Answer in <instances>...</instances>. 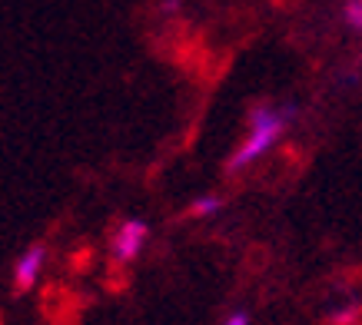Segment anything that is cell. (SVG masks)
Masks as SVG:
<instances>
[{
    "mask_svg": "<svg viewBox=\"0 0 362 325\" xmlns=\"http://www.w3.org/2000/svg\"><path fill=\"white\" fill-rule=\"evenodd\" d=\"M299 119V103L286 100V103H256L250 110V130L246 140L236 146L230 160H226V173H243L246 166L263 160L276 143L283 140V133Z\"/></svg>",
    "mask_w": 362,
    "mask_h": 325,
    "instance_id": "obj_1",
    "label": "cell"
},
{
    "mask_svg": "<svg viewBox=\"0 0 362 325\" xmlns=\"http://www.w3.org/2000/svg\"><path fill=\"white\" fill-rule=\"evenodd\" d=\"M223 206H226V199L216 193H206V196H197L193 203L187 206V216L193 219H209V216H216V213H223Z\"/></svg>",
    "mask_w": 362,
    "mask_h": 325,
    "instance_id": "obj_4",
    "label": "cell"
},
{
    "mask_svg": "<svg viewBox=\"0 0 362 325\" xmlns=\"http://www.w3.org/2000/svg\"><path fill=\"white\" fill-rule=\"evenodd\" d=\"M160 11H163V13L180 11V0H163V4H160Z\"/></svg>",
    "mask_w": 362,
    "mask_h": 325,
    "instance_id": "obj_7",
    "label": "cell"
},
{
    "mask_svg": "<svg viewBox=\"0 0 362 325\" xmlns=\"http://www.w3.org/2000/svg\"><path fill=\"white\" fill-rule=\"evenodd\" d=\"M342 23L352 33H362V0H346L342 4Z\"/></svg>",
    "mask_w": 362,
    "mask_h": 325,
    "instance_id": "obj_5",
    "label": "cell"
},
{
    "mask_svg": "<svg viewBox=\"0 0 362 325\" xmlns=\"http://www.w3.org/2000/svg\"><path fill=\"white\" fill-rule=\"evenodd\" d=\"M223 325H250V315H246V312H233Z\"/></svg>",
    "mask_w": 362,
    "mask_h": 325,
    "instance_id": "obj_6",
    "label": "cell"
},
{
    "mask_svg": "<svg viewBox=\"0 0 362 325\" xmlns=\"http://www.w3.org/2000/svg\"><path fill=\"white\" fill-rule=\"evenodd\" d=\"M44 266H47V246H44V242H33V246H27V249L21 252L17 266H13V289H17V292L33 289V285H37V279H40V272H44Z\"/></svg>",
    "mask_w": 362,
    "mask_h": 325,
    "instance_id": "obj_3",
    "label": "cell"
},
{
    "mask_svg": "<svg viewBox=\"0 0 362 325\" xmlns=\"http://www.w3.org/2000/svg\"><path fill=\"white\" fill-rule=\"evenodd\" d=\"M150 239V223L146 219H123L117 232H113V256L117 262H133L143 252Z\"/></svg>",
    "mask_w": 362,
    "mask_h": 325,
    "instance_id": "obj_2",
    "label": "cell"
}]
</instances>
